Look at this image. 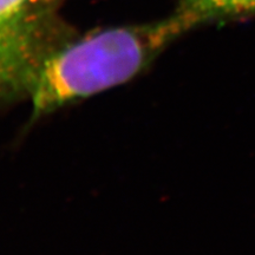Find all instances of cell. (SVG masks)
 I'll return each instance as SVG.
<instances>
[{
	"label": "cell",
	"instance_id": "3957f363",
	"mask_svg": "<svg viewBox=\"0 0 255 255\" xmlns=\"http://www.w3.org/2000/svg\"><path fill=\"white\" fill-rule=\"evenodd\" d=\"M176 11L197 26L209 21L255 15V0H178Z\"/></svg>",
	"mask_w": 255,
	"mask_h": 255
},
{
	"label": "cell",
	"instance_id": "6da1fadb",
	"mask_svg": "<svg viewBox=\"0 0 255 255\" xmlns=\"http://www.w3.org/2000/svg\"><path fill=\"white\" fill-rule=\"evenodd\" d=\"M194 27L187 15L175 11L150 23L82 36L71 32L40 64L27 97L32 116L39 119L129 82Z\"/></svg>",
	"mask_w": 255,
	"mask_h": 255
},
{
	"label": "cell",
	"instance_id": "7a4b0ae2",
	"mask_svg": "<svg viewBox=\"0 0 255 255\" xmlns=\"http://www.w3.org/2000/svg\"><path fill=\"white\" fill-rule=\"evenodd\" d=\"M71 32L57 0H0V104L28 97L40 64Z\"/></svg>",
	"mask_w": 255,
	"mask_h": 255
}]
</instances>
